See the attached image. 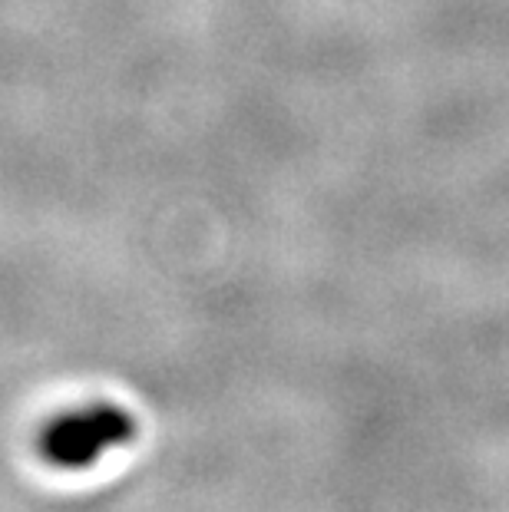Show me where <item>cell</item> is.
Returning <instances> with one entry per match:
<instances>
[{"mask_svg":"<svg viewBox=\"0 0 509 512\" xmlns=\"http://www.w3.org/2000/svg\"><path fill=\"white\" fill-rule=\"evenodd\" d=\"M136 433V423L119 407H90L70 417L53 420L40 433L43 460L63 466V470H83L103 450L116 443H126Z\"/></svg>","mask_w":509,"mask_h":512,"instance_id":"obj_1","label":"cell"}]
</instances>
